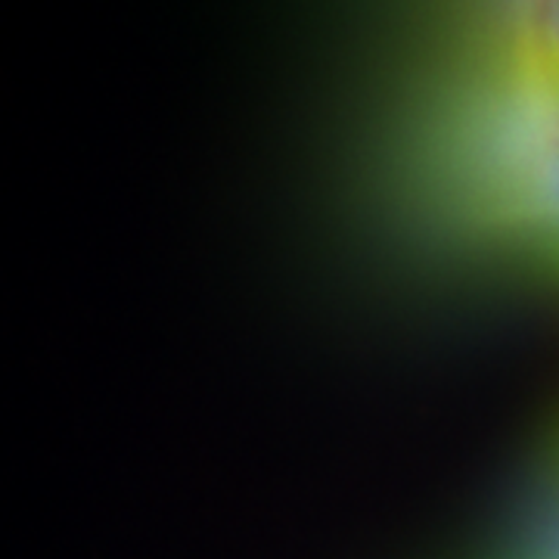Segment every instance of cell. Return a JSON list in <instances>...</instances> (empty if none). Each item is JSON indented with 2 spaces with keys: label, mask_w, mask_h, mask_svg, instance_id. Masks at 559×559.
Masks as SVG:
<instances>
[{
  "label": "cell",
  "mask_w": 559,
  "mask_h": 559,
  "mask_svg": "<svg viewBox=\"0 0 559 559\" xmlns=\"http://www.w3.org/2000/svg\"><path fill=\"white\" fill-rule=\"evenodd\" d=\"M538 209L540 221H544V230H547V240L554 246L559 259V146L547 156L544 168H540L538 180Z\"/></svg>",
  "instance_id": "cell-1"
},
{
  "label": "cell",
  "mask_w": 559,
  "mask_h": 559,
  "mask_svg": "<svg viewBox=\"0 0 559 559\" xmlns=\"http://www.w3.org/2000/svg\"><path fill=\"white\" fill-rule=\"evenodd\" d=\"M550 38H554V50L559 60V0H550Z\"/></svg>",
  "instance_id": "cell-2"
}]
</instances>
